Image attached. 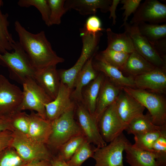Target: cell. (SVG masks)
<instances>
[{
    "mask_svg": "<svg viewBox=\"0 0 166 166\" xmlns=\"http://www.w3.org/2000/svg\"><path fill=\"white\" fill-rule=\"evenodd\" d=\"M14 27L19 37L18 42L36 70L56 65L64 61V59L58 56L53 49L44 31L32 33L18 21L15 22Z\"/></svg>",
    "mask_w": 166,
    "mask_h": 166,
    "instance_id": "1",
    "label": "cell"
},
{
    "mask_svg": "<svg viewBox=\"0 0 166 166\" xmlns=\"http://www.w3.org/2000/svg\"><path fill=\"white\" fill-rule=\"evenodd\" d=\"M75 106L51 121L52 131L46 145L53 155L69 140L83 135L75 119Z\"/></svg>",
    "mask_w": 166,
    "mask_h": 166,
    "instance_id": "2",
    "label": "cell"
},
{
    "mask_svg": "<svg viewBox=\"0 0 166 166\" xmlns=\"http://www.w3.org/2000/svg\"><path fill=\"white\" fill-rule=\"evenodd\" d=\"M13 50L11 53H0V64L8 69L11 79L22 85L27 78H34L36 70L18 42Z\"/></svg>",
    "mask_w": 166,
    "mask_h": 166,
    "instance_id": "3",
    "label": "cell"
},
{
    "mask_svg": "<svg viewBox=\"0 0 166 166\" xmlns=\"http://www.w3.org/2000/svg\"><path fill=\"white\" fill-rule=\"evenodd\" d=\"M82 43L81 55L75 64L67 69L58 70L60 81L72 89L76 77L87 60L94 56L99 48L101 32L95 34L87 33L80 30Z\"/></svg>",
    "mask_w": 166,
    "mask_h": 166,
    "instance_id": "4",
    "label": "cell"
},
{
    "mask_svg": "<svg viewBox=\"0 0 166 166\" xmlns=\"http://www.w3.org/2000/svg\"><path fill=\"white\" fill-rule=\"evenodd\" d=\"M122 89L148 110L154 124L166 125V102L161 94L129 87Z\"/></svg>",
    "mask_w": 166,
    "mask_h": 166,
    "instance_id": "5",
    "label": "cell"
},
{
    "mask_svg": "<svg viewBox=\"0 0 166 166\" xmlns=\"http://www.w3.org/2000/svg\"><path fill=\"white\" fill-rule=\"evenodd\" d=\"M10 146L14 148L21 157L28 162L36 159L50 160L53 156L45 144L16 130L13 131V138Z\"/></svg>",
    "mask_w": 166,
    "mask_h": 166,
    "instance_id": "6",
    "label": "cell"
},
{
    "mask_svg": "<svg viewBox=\"0 0 166 166\" xmlns=\"http://www.w3.org/2000/svg\"><path fill=\"white\" fill-rule=\"evenodd\" d=\"M22 85L23 97L18 111H35L41 117L47 119L45 105L52 100L32 78L26 79Z\"/></svg>",
    "mask_w": 166,
    "mask_h": 166,
    "instance_id": "7",
    "label": "cell"
},
{
    "mask_svg": "<svg viewBox=\"0 0 166 166\" xmlns=\"http://www.w3.org/2000/svg\"><path fill=\"white\" fill-rule=\"evenodd\" d=\"M130 143L123 133L101 148H97L93 158L95 166H124L123 152L126 145Z\"/></svg>",
    "mask_w": 166,
    "mask_h": 166,
    "instance_id": "8",
    "label": "cell"
},
{
    "mask_svg": "<svg viewBox=\"0 0 166 166\" xmlns=\"http://www.w3.org/2000/svg\"><path fill=\"white\" fill-rule=\"evenodd\" d=\"M122 26L132 39L135 51L156 67L166 69L165 60L156 52L148 40L140 34L138 24H131L126 22Z\"/></svg>",
    "mask_w": 166,
    "mask_h": 166,
    "instance_id": "9",
    "label": "cell"
},
{
    "mask_svg": "<svg viewBox=\"0 0 166 166\" xmlns=\"http://www.w3.org/2000/svg\"><path fill=\"white\" fill-rule=\"evenodd\" d=\"M115 102L105 109L97 123L99 132L106 143L110 142L123 133L128 125L118 114Z\"/></svg>",
    "mask_w": 166,
    "mask_h": 166,
    "instance_id": "10",
    "label": "cell"
},
{
    "mask_svg": "<svg viewBox=\"0 0 166 166\" xmlns=\"http://www.w3.org/2000/svg\"><path fill=\"white\" fill-rule=\"evenodd\" d=\"M22 97V91L0 74V115L9 117L18 111Z\"/></svg>",
    "mask_w": 166,
    "mask_h": 166,
    "instance_id": "11",
    "label": "cell"
},
{
    "mask_svg": "<svg viewBox=\"0 0 166 166\" xmlns=\"http://www.w3.org/2000/svg\"><path fill=\"white\" fill-rule=\"evenodd\" d=\"M75 109L77 122L85 140L97 148L107 144L99 132L97 124L84 105L77 103Z\"/></svg>",
    "mask_w": 166,
    "mask_h": 166,
    "instance_id": "12",
    "label": "cell"
},
{
    "mask_svg": "<svg viewBox=\"0 0 166 166\" xmlns=\"http://www.w3.org/2000/svg\"><path fill=\"white\" fill-rule=\"evenodd\" d=\"M166 21V5L156 0H146L140 4L130 23L159 24Z\"/></svg>",
    "mask_w": 166,
    "mask_h": 166,
    "instance_id": "13",
    "label": "cell"
},
{
    "mask_svg": "<svg viewBox=\"0 0 166 166\" xmlns=\"http://www.w3.org/2000/svg\"><path fill=\"white\" fill-rule=\"evenodd\" d=\"M134 78L136 88L148 90L160 94L165 92V69L156 67L149 72L134 77Z\"/></svg>",
    "mask_w": 166,
    "mask_h": 166,
    "instance_id": "14",
    "label": "cell"
},
{
    "mask_svg": "<svg viewBox=\"0 0 166 166\" xmlns=\"http://www.w3.org/2000/svg\"><path fill=\"white\" fill-rule=\"evenodd\" d=\"M72 89L61 82L55 98L45 105L46 119L52 121L69 109L75 106L71 100Z\"/></svg>",
    "mask_w": 166,
    "mask_h": 166,
    "instance_id": "15",
    "label": "cell"
},
{
    "mask_svg": "<svg viewBox=\"0 0 166 166\" xmlns=\"http://www.w3.org/2000/svg\"><path fill=\"white\" fill-rule=\"evenodd\" d=\"M115 103L119 116L127 124L136 117L143 114L145 109L122 89Z\"/></svg>",
    "mask_w": 166,
    "mask_h": 166,
    "instance_id": "16",
    "label": "cell"
},
{
    "mask_svg": "<svg viewBox=\"0 0 166 166\" xmlns=\"http://www.w3.org/2000/svg\"><path fill=\"white\" fill-rule=\"evenodd\" d=\"M34 79L52 100L55 98L61 83L56 65L37 70Z\"/></svg>",
    "mask_w": 166,
    "mask_h": 166,
    "instance_id": "17",
    "label": "cell"
},
{
    "mask_svg": "<svg viewBox=\"0 0 166 166\" xmlns=\"http://www.w3.org/2000/svg\"><path fill=\"white\" fill-rule=\"evenodd\" d=\"M94 56L95 58L94 61L93 59L92 63L96 70L103 73L110 81L119 87L135 88L133 77L124 76L120 69L109 64L96 54Z\"/></svg>",
    "mask_w": 166,
    "mask_h": 166,
    "instance_id": "18",
    "label": "cell"
},
{
    "mask_svg": "<svg viewBox=\"0 0 166 166\" xmlns=\"http://www.w3.org/2000/svg\"><path fill=\"white\" fill-rule=\"evenodd\" d=\"M122 88L105 79L101 87L97 98L94 119L97 124L101 115L109 106L115 102Z\"/></svg>",
    "mask_w": 166,
    "mask_h": 166,
    "instance_id": "19",
    "label": "cell"
},
{
    "mask_svg": "<svg viewBox=\"0 0 166 166\" xmlns=\"http://www.w3.org/2000/svg\"><path fill=\"white\" fill-rule=\"evenodd\" d=\"M112 0H66L64 6L68 10L73 9L82 15H94L98 9L103 13L109 11Z\"/></svg>",
    "mask_w": 166,
    "mask_h": 166,
    "instance_id": "20",
    "label": "cell"
},
{
    "mask_svg": "<svg viewBox=\"0 0 166 166\" xmlns=\"http://www.w3.org/2000/svg\"><path fill=\"white\" fill-rule=\"evenodd\" d=\"M28 115L29 125L28 135L34 140L46 144L52 131L51 121L43 119L33 111Z\"/></svg>",
    "mask_w": 166,
    "mask_h": 166,
    "instance_id": "21",
    "label": "cell"
},
{
    "mask_svg": "<svg viewBox=\"0 0 166 166\" xmlns=\"http://www.w3.org/2000/svg\"><path fill=\"white\" fill-rule=\"evenodd\" d=\"M94 56L91 57L86 61L78 74L74 82L75 89L72 92L71 97L79 102H83V88L95 79L97 76L92 63Z\"/></svg>",
    "mask_w": 166,
    "mask_h": 166,
    "instance_id": "22",
    "label": "cell"
},
{
    "mask_svg": "<svg viewBox=\"0 0 166 166\" xmlns=\"http://www.w3.org/2000/svg\"><path fill=\"white\" fill-rule=\"evenodd\" d=\"M124 151L126 162L130 166H159L156 155L152 152L136 149L130 142L126 145Z\"/></svg>",
    "mask_w": 166,
    "mask_h": 166,
    "instance_id": "23",
    "label": "cell"
},
{
    "mask_svg": "<svg viewBox=\"0 0 166 166\" xmlns=\"http://www.w3.org/2000/svg\"><path fill=\"white\" fill-rule=\"evenodd\" d=\"M156 68L135 50L129 54L121 71L134 77L149 72Z\"/></svg>",
    "mask_w": 166,
    "mask_h": 166,
    "instance_id": "24",
    "label": "cell"
},
{
    "mask_svg": "<svg viewBox=\"0 0 166 166\" xmlns=\"http://www.w3.org/2000/svg\"><path fill=\"white\" fill-rule=\"evenodd\" d=\"M106 31L107 38L106 48L129 54L135 50L132 40L126 31L117 33L110 28H107Z\"/></svg>",
    "mask_w": 166,
    "mask_h": 166,
    "instance_id": "25",
    "label": "cell"
},
{
    "mask_svg": "<svg viewBox=\"0 0 166 166\" xmlns=\"http://www.w3.org/2000/svg\"><path fill=\"white\" fill-rule=\"evenodd\" d=\"M104 79L103 75L99 74L87 85L82 94V103L94 119L97 98Z\"/></svg>",
    "mask_w": 166,
    "mask_h": 166,
    "instance_id": "26",
    "label": "cell"
},
{
    "mask_svg": "<svg viewBox=\"0 0 166 166\" xmlns=\"http://www.w3.org/2000/svg\"><path fill=\"white\" fill-rule=\"evenodd\" d=\"M163 126L154 124L148 113L146 114H142L133 119L128 124L125 131L128 134L135 135L158 130Z\"/></svg>",
    "mask_w": 166,
    "mask_h": 166,
    "instance_id": "27",
    "label": "cell"
},
{
    "mask_svg": "<svg viewBox=\"0 0 166 166\" xmlns=\"http://www.w3.org/2000/svg\"><path fill=\"white\" fill-rule=\"evenodd\" d=\"M8 17L7 13L3 14L0 11V53L2 54L13 50L16 42L8 30Z\"/></svg>",
    "mask_w": 166,
    "mask_h": 166,
    "instance_id": "28",
    "label": "cell"
},
{
    "mask_svg": "<svg viewBox=\"0 0 166 166\" xmlns=\"http://www.w3.org/2000/svg\"><path fill=\"white\" fill-rule=\"evenodd\" d=\"M140 34L149 42H153L166 38V24H153L143 22L138 24Z\"/></svg>",
    "mask_w": 166,
    "mask_h": 166,
    "instance_id": "29",
    "label": "cell"
},
{
    "mask_svg": "<svg viewBox=\"0 0 166 166\" xmlns=\"http://www.w3.org/2000/svg\"><path fill=\"white\" fill-rule=\"evenodd\" d=\"M165 129L166 125L158 130L134 135L135 143L132 146L137 149L152 152L154 143Z\"/></svg>",
    "mask_w": 166,
    "mask_h": 166,
    "instance_id": "30",
    "label": "cell"
},
{
    "mask_svg": "<svg viewBox=\"0 0 166 166\" xmlns=\"http://www.w3.org/2000/svg\"><path fill=\"white\" fill-rule=\"evenodd\" d=\"M91 144L85 139L66 162L67 164L70 166H81L88 158L93 157L97 147Z\"/></svg>",
    "mask_w": 166,
    "mask_h": 166,
    "instance_id": "31",
    "label": "cell"
},
{
    "mask_svg": "<svg viewBox=\"0 0 166 166\" xmlns=\"http://www.w3.org/2000/svg\"><path fill=\"white\" fill-rule=\"evenodd\" d=\"M129 54L106 48L96 55L121 70Z\"/></svg>",
    "mask_w": 166,
    "mask_h": 166,
    "instance_id": "32",
    "label": "cell"
},
{
    "mask_svg": "<svg viewBox=\"0 0 166 166\" xmlns=\"http://www.w3.org/2000/svg\"><path fill=\"white\" fill-rule=\"evenodd\" d=\"M85 139L83 135L78 136L71 139L60 147L57 151V155L65 161H67Z\"/></svg>",
    "mask_w": 166,
    "mask_h": 166,
    "instance_id": "33",
    "label": "cell"
},
{
    "mask_svg": "<svg viewBox=\"0 0 166 166\" xmlns=\"http://www.w3.org/2000/svg\"><path fill=\"white\" fill-rule=\"evenodd\" d=\"M28 163L10 146L0 154V166H25Z\"/></svg>",
    "mask_w": 166,
    "mask_h": 166,
    "instance_id": "34",
    "label": "cell"
},
{
    "mask_svg": "<svg viewBox=\"0 0 166 166\" xmlns=\"http://www.w3.org/2000/svg\"><path fill=\"white\" fill-rule=\"evenodd\" d=\"M17 4L21 7H29L32 6L35 7L41 13L45 24L50 26V10L47 0H19Z\"/></svg>",
    "mask_w": 166,
    "mask_h": 166,
    "instance_id": "35",
    "label": "cell"
},
{
    "mask_svg": "<svg viewBox=\"0 0 166 166\" xmlns=\"http://www.w3.org/2000/svg\"><path fill=\"white\" fill-rule=\"evenodd\" d=\"M50 10V26L59 25L62 16L68 11L65 7V0H47Z\"/></svg>",
    "mask_w": 166,
    "mask_h": 166,
    "instance_id": "36",
    "label": "cell"
},
{
    "mask_svg": "<svg viewBox=\"0 0 166 166\" xmlns=\"http://www.w3.org/2000/svg\"><path fill=\"white\" fill-rule=\"evenodd\" d=\"M9 118L13 131H18L27 135L29 125L28 114L25 112L17 111Z\"/></svg>",
    "mask_w": 166,
    "mask_h": 166,
    "instance_id": "37",
    "label": "cell"
},
{
    "mask_svg": "<svg viewBox=\"0 0 166 166\" xmlns=\"http://www.w3.org/2000/svg\"><path fill=\"white\" fill-rule=\"evenodd\" d=\"M152 151L155 154L159 164L166 165V129L154 142Z\"/></svg>",
    "mask_w": 166,
    "mask_h": 166,
    "instance_id": "38",
    "label": "cell"
},
{
    "mask_svg": "<svg viewBox=\"0 0 166 166\" xmlns=\"http://www.w3.org/2000/svg\"><path fill=\"white\" fill-rule=\"evenodd\" d=\"M81 29L86 33L93 34L104 30L102 27L100 19L95 15L89 17L86 20L84 27Z\"/></svg>",
    "mask_w": 166,
    "mask_h": 166,
    "instance_id": "39",
    "label": "cell"
},
{
    "mask_svg": "<svg viewBox=\"0 0 166 166\" xmlns=\"http://www.w3.org/2000/svg\"><path fill=\"white\" fill-rule=\"evenodd\" d=\"M141 0H121L120 1L122 7L120 9L124 10L123 14V23L127 22L129 17L132 14L134 13L139 7Z\"/></svg>",
    "mask_w": 166,
    "mask_h": 166,
    "instance_id": "40",
    "label": "cell"
},
{
    "mask_svg": "<svg viewBox=\"0 0 166 166\" xmlns=\"http://www.w3.org/2000/svg\"><path fill=\"white\" fill-rule=\"evenodd\" d=\"M13 138V131L6 130L0 132V154L11 146Z\"/></svg>",
    "mask_w": 166,
    "mask_h": 166,
    "instance_id": "41",
    "label": "cell"
},
{
    "mask_svg": "<svg viewBox=\"0 0 166 166\" xmlns=\"http://www.w3.org/2000/svg\"><path fill=\"white\" fill-rule=\"evenodd\" d=\"M150 43L158 54L165 60L166 38Z\"/></svg>",
    "mask_w": 166,
    "mask_h": 166,
    "instance_id": "42",
    "label": "cell"
},
{
    "mask_svg": "<svg viewBox=\"0 0 166 166\" xmlns=\"http://www.w3.org/2000/svg\"><path fill=\"white\" fill-rule=\"evenodd\" d=\"M120 0H113L110 6L109 11L110 12L109 18L112 19V24L114 25L116 24L117 16L116 14V11L117 5L120 2Z\"/></svg>",
    "mask_w": 166,
    "mask_h": 166,
    "instance_id": "43",
    "label": "cell"
},
{
    "mask_svg": "<svg viewBox=\"0 0 166 166\" xmlns=\"http://www.w3.org/2000/svg\"><path fill=\"white\" fill-rule=\"evenodd\" d=\"M25 166H52L50 160L36 159L28 162Z\"/></svg>",
    "mask_w": 166,
    "mask_h": 166,
    "instance_id": "44",
    "label": "cell"
},
{
    "mask_svg": "<svg viewBox=\"0 0 166 166\" xmlns=\"http://www.w3.org/2000/svg\"><path fill=\"white\" fill-rule=\"evenodd\" d=\"M6 130L13 131L9 117L0 119V132Z\"/></svg>",
    "mask_w": 166,
    "mask_h": 166,
    "instance_id": "45",
    "label": "cell"
},
{
    "mask_svg": "<svg viewBox=\"0 0 166 166\" xmlns=\"http://www.w3.org/2000/svg\"><path fill=\"white\" fill-rule=\"evenodd\" d=\"M50 161L52 166H70L66 161L57 155H53Z\"/></svg>",
    "mask_w": 166,
    "mask_h": 166,
    "instance_id": "46",
    "label": "cell"
},
{
    "mask_svg": "<svg viewBox=\"0 0 166 166\" xmlns=\"http://www.w3.org/2000/svg\"><path fill=\"white\" fill-rule=\"evenodd\" d=\"M3 4V2L2 0H0V11L1 10V8Z\"/></svg>",
    "mask_w": 166,
    "mask_h": 166,
    "instance_id": "47",
    "label": "cell"
},
{
    "mask_svg": "<svg viewBox=\"0 0 166 166\" xmlns=\"http://www.w3.org/2000/svg\"><path fill=\"white\" fill-rule=\"evenodd\" d=\"M7 117L3 116L1 115H0V119L4 118H6Z\"/></svg>",
    "mask_w": 166,
    "mask_h": 166,
    "instance_id": "48",
    "label": "cell"
}]
</instances>
